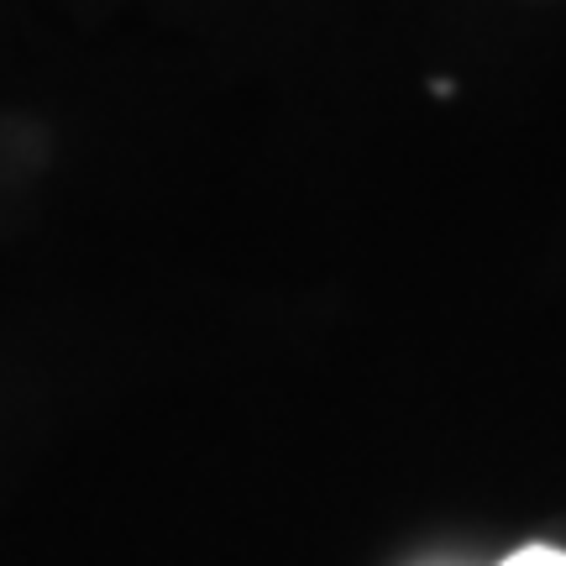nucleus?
I'll return each mask as SVG.
<instances>
[{"instance_id": "f257e3e1", "label": "nucleus", "mask_w": 566, "mask_h": 566, "mask_svg": "<svg viewBox=\"0 0 566 566\" xmlns=\"http://www.w3.org/2000/svg\"><path fill=\"white\" fill-rule=\"evenodd\" d=\"M499 566H566V551H556V546H520V551H509Z\"/></svg>"}]
</instances>
